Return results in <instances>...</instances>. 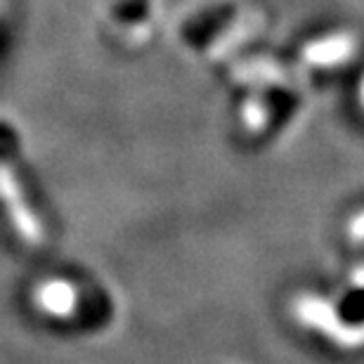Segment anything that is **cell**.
Segmentation results:
<instances>
[{
	"mask_svg": "<svg viewBox=\"0 0 364 364\" xmlns=\"http://www.w3.org/2000/svg\"><path fill=\"white\" fill-rule=\"evenodd\" d=\"M362 102H364V83H362Z\"/></svg>",
	"mask_w": 364,
	"mask_h": 364,
	"instance_id": "cell-6",
	"label": "cell"
},
{
	"mask_svg": "<svg viewBox=\"0 0 364 364\" xmlns=\"http://www.w3.org/2000/svg\"><path fill=\"white\" fill-rule=\"evenodd\" d=\"M0 199H3L7 215H10V220L17 228L19 235L26 242L41 244L43 242L41 223L31 210V206H28V201L24 199V192H21L17 176H14L7 164H0Z\"/></svg>",
	"mask_w": 364,
	"mask_h": 364,
	"instance_id": "cell-1",
	"label": "cell"
},
{
	"mask_svg": "<svg viewBox=\"0 0 364 364\" xmlns=\"http://www.w3.org/2000/svg\"><path fill=\"white\" fill-rule=\"evenodd\" d=\"M244 119L246 123H249L251 128H263V123H265V109L258 105V102H251L249 107H246V114H244Z\"/></svg>",
	"mask_w": 364,
	"mask_h": 364,
	"instance_id": "cell-4",
	"label": "cell"
},
{
	"mask_svg": "<svg viewBox=\"0 0 364 364\" xmlns=\"http://www.w3.org/2000/svg\"><path fill=\"white\" fill-rule=\"evenodd\" d=\"M350 232H353V237H355V239H364V213L358 218V220L353 223V230H350Z\"/></svg>",
	"mask_w": 364,
	"mask_h": 364,
	"instance_id": "cell-5",
	"label": "cell"
},
{
	"mask_svg": "<svg viewBox=\"0 0 364 364\" xmlns=\"http://www.w3.org/2000/svg\"><path fill=\"white\" fill-rule=\"evenodd\" d=\"M350 53H353V41L348 36H331V38L315 41L312 46L305 48V60L319 64V67H326V64H338L348 60Z\"/></svg>",
	"mask_w": 364,
	"mask_h": 364,
	"instance_id": "cell-3",
	"label": "cell"
},
{
	"mask_svg": "<svg viewBox=\"0 0 364 364\" xmlns=\"http://www.w3.org/2000/svg\"><path fill=\"white\" fill-rule=\"evenodd\" d=\"M36 303L53 317H69L76 310V289L69 282L50 279L36 289Z\"/></svg>",
	"mask_w": 364,
	"mask_h": 364,
	"instance_id": "cell-2",
	"label": "cell"
}]
</instances>
